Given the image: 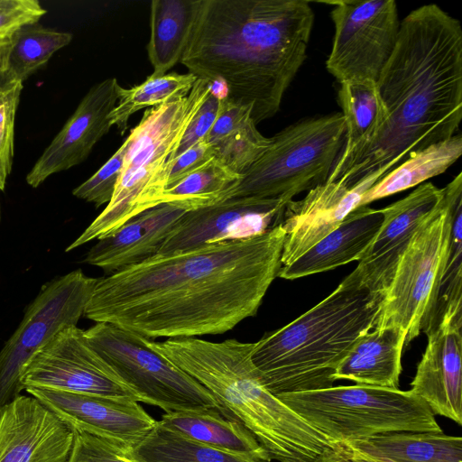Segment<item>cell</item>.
Returning a JSON list of instances; mask_svg holds the SVG:
<instances>
[{"instance_id": "cell-1", "label": "cell", "mask_w": 462, "mask_h": 462, "mask_svg": "<svg viewBox=\"0 0 462 462\" xmlns=\"http://www.w3.org/2000/svg\"><path fill=\"white\" fill-rule=\"evenodd\" d=\"M282 223L247 238L208 244L97 280L84 315L146 338L223 334L254 316L278 277Z\"/></svg>"}, {"instance_id": "cell-2", "label": "cell", "mask_w": 462, "mask_h": 462, "mask_svg": "<svg viewBox=\"0 0 462 462\" xmlns=\"http://www.w3.org/2000/svg\"><path fill=\"white\" fill-rule=\"evenodd\" d=\"M386 119L374 139L327 181L352 188L456 134L462 119V28L435 4L401 20L395 48L377 82Z\"/></svg>"}, {"instance_id": "cell-3", "label": "cell", "mask_w": 462, "mask_h": 462, "mask_svg": "<svg viewBox=\"0 0 462 462\" xmlns=\"http://www.w3.org/2000/svg\"><path fill=\"white\" fill-rule=\"evenodd\" d=\"M314 17L305 0H199L180 63L224 85L257 125L280 110L306 60Z\"/></svg>"}, {"instance_id": "cell-4", "label": "cell", "mask_w": 462, "mask_h": 462, "mask_svg": "<svg viewBox=\"0 0 462 462\" xmlns=\"http://www.w3.org/2000/svg\"><path fill=\"white\" fill-rule=\"evenodd\" d=\"M202 384L221 412L244 425L278 462H329L341 443L310 425L264 385L252 360L254 343L198 337L147 341Z\"/></svg>"}, {"instance_id": "cell-5", "label": "cell", "mask_w": 462, "mask_h": 462, "mask_svg": "<svg viewBox=\"0 0 462 462\" xmlns=\"http://www.w3.org/2000/svg\"><path fill=\"white\" fill-rule=\"evenodd\" d=\"M385 294L347 275L319 303L254 342L252 360L274 395L334 386L354 343L377 325Z\"/></svg>"}, {"instance_id": "cell-6", "label": "cell", "mask_w": 462, "mask_h": 462, "mask_svg": "<svg viewBox=\"0 0 462 462\" xmlns=\"http://www.w3.org/2000/svg\"><path fill=\"white\" fill-rule=\"evenodd\" d=\"M210 91V82L197 79L186 97L145 109L125 141L124 162L110 201L66 252L112 235L162 205L181 138Z\"/></svg>"}, {"instance_id": "cell-7", "label": "cell", "mask_w": 462, "mask_h": 462, "mask_svg": "<svg viewBox=\"0 0 462 462\" xmlns=\"http://www.w3.org/2000/svg\"><path fill=\"white\" fill-rule=\"evenodd\" d=\"M276 396L334 442L399 431H443L436 415L410 390L354 384Z\"/></svg>"}, {"instance_id": "cell-8", "label": "cell", "mask_w": 462, "mask_h": 462, "mask_svg": "<svg viewBox=\"0 0 462 462\" xmlns=\"http://www.w3.org/2000/svg\"><path fill=\"white\" fill-rule=\"evenodd\" d=\"M345 142V119L339 112L293 123L271 137L231 199H277L288 203L328 180Z\"/></svg>"}, {"instance_id": "cell-9", "label": "cell", "mask_w": 462, "mask_h": 462, "mask_svg": "<svg viewBox=\"0 0 462 462\" xmlns=\"http://www.w3.org/2000/svg\"><path fill=\"white\" fill-rule=\"evenodd\" d=\"M442 189L440 201L419 226L397 263L375 327L403 329L405 345L424 331L435 308L453 212L462 199V172Z\"/></svg>"}, {"instance_id": "cell-10", "label": "cell", "mask_w": 462, "mask_h": 462, "mask_svg": "<svg viewBox=\"0 0 462 462\" xmlns=\"http://www.w3.org/2000/svg\"><path fill=\"white\" fill-rule=\"evenodd\" d=\"M85 337L139 402L165 413L220 410L197 380L148 346V338L108 323H96Z\"/></svg>"}, {"instance_id": "cell-11", "label": "cell", "mask_w": 462, "mask_h": 462, "mask_svg": "<svg viewBox=\"0 0 462 462\" xmlns=\"http://www.w3.org/2000/svg\"><path fill=\"white\" fill-rule=\"evenodd\" d=\"M333 6L335 33L326 61L328 71L339 84H376L390 59L400 32L393 0H339Z\"/></svg>"}, {"instance_id": "cell-12", "label": "cell", "mask_w": 462, "mask_h": 462, "mask_svg": "<svg viewBox=\"0 0 462 462\" xmlns=\"http://www.w3.org/2000/svg\"><path fill=\"white\" fill-rule=\"evenodd\" d=\"M97 280L76 270L42 286L0 351V408L24 390L21 374L32 355L61 329L77 326Z\"/></svg>"}, {"instance_id": "cell-13", "label": "cell", "mask_w": 462, "mask_h": 462, "mask_svg": "<svg viewBox=\"0 0 462 462\" xmlns=\"http://www.w3.org/2000/svg\"><path fill=\"white\" fill-rule=\"evenodd\" d=\"M21 383L23 389L42 388L139 402L77 326L61 329L32 355L23 369Z\"/></svg>"}, {"instance_id": "cell-14", "label": "cell", "mask_w": 462, "mask_h": 462, "mask_svg": "<svg viewBox=\"0 0 462 462\" xmlns=\"http://www.w3.org/2000/svg\"><path fill=\"white\" fill-rule=\"evenodd\" d=\"M286 204L277 199L232 198L189 210L178 220L156 255L260 235L282 223Z\"/></svg>"}, {"instance_id": "cell-15", "label": "cell", "mask_w": 462, "mask_h": 462, "mask_svg": "<svg viewBox=\"0 0 462 462\" xmlns=\"http://www.w3.org/2000/svg\"><path fill=\"white\" fill-rule=\"evenodd\" d=\"M75 430L108 439L126 451L141 442L156 425L134 399L26 388Z\"/></svg>"}, {"instance_id": "cell-16", "label": "cell", "mask_w": 462, "mask_h": 462, "mask_svg": "<svg viewBox=\"0 0 462 462\" xmlns=\"http://www.w3.org/2000/svg\"><path fill=\"white\" fill-rule=\"evenodd\" d=\"M462 304L450 307L426 333L427 346L410 391L435 415L462 425Z\"/></svg>"}, {"instance_id": "cell-17", "label": "cell", "mask_w": 462, "mask_h": 462, "mask_svg": "<svg viewBox=\"0 0 462 462\" xmlns=\"http://www.w3.org/2000/svg\"><path fill=\"white\" fill-rule=\"evenodd\" d=\"M442 195V189L424 182L403 199L382 208V226L348 275L372 291L385 294L402 253Z\"/></svg>"}, {"instance_id": "cell-18", "label": "cell", "mask_w": 462, "mask_h": 462, "mask_svg": "<svg viewBox=\"0 0 462 462\" xmlns=\"http://www.w3.org/2000/svg\"><path fill=\"white\" fill-rule=\"evenodd\" d=\"M385 174L382 170L374 171L352 188L338 181H326L309 190L302 199L290 200L282 220L285 238L281 267L291 263L337 227Z\"/></svg>"}, {"instance_id": "cell-19", "label": "cell", "mask_w": 462, "mask_h": 462, "mask_svg": "<svg viewBox=\"0 0 462 462\" xmlns=\"http://www.w3.org/2000/svg\"><path fill=\"white\" fill-rule=\"evenodd\" d=\"M75 430L33 396L0 408V462H67Z\"/></svg>"}, {"instance_id": "cell-20", "label": "cell", "mask_w": 462, "mask_h": 462, "mask_svg": "<svg viewBox=\"0 0 462 462\" xmlns=\"http://www.w3.org/2000/svg\"><path fill=\"white\" fill-rule=\"evenodd\" d=\"M120 85L116 78L97 83L44 150L26 176L37 188L49 176L81 163L111 128L110 114L117 104Z\"/></svg>"}, {"instance_id": "cell-21", "label": "cell", "mask_w": 462, "mask_h": 462, "mask_svg": "<svg viewBox=\"0 0 462 462\" xmlns=\"http://www.w3.org/2000/svg\"><path fill=\"white\" fill-rule=\"evenodd\" d=\"M189 210L162 204L123 225L117 231L97 239L84 262L113 274L156 255L180 217Z\"/></svg>"}, {"instance_id": "cell-22", "label": "cell", "mask_w": 462, "mask_h": 462, "mask_svg": "<svg viewBox=\"0 0 462 462\" xmlns=\"http://www.w3.org/2000/svg\"><path fill=\"white\" fill-rule=\"evenodd\" d=\"M383 220L381 209L363 206L299 258L280 268L278 277L286 280L335 269L359 261L373 242Z\"/></svg>"}, {"instance_id": "cell-23", "label": "cell", "mask_w": 462, "mask_h": 462, "mask_svg": "<svg viewBox=\"0 0 462 462\" xmlns=\"http://www.w3.org/2000/svg\"><path fill=\"white\" fill-rule=\"evenodd\" d=\"M406 332L397 327L374 328L352 346L334 373V380L398 388Z\"/></svg>"}, {"instance_id": "cell-24", "label": "cell", "mask_w": 462, "mask_h": 462, "mask_svg": "<svg viewBox=\"0 0 462 462\" xmlns=\"http://www.w3.org/2000/svg\"><path fill=\"white\" fill-rule=\"evenodd\" d=\"M159 422L198 442L219 450L273 461L255 437L239 421L219 410L168 412Z\"/></svg>"}, {"instance_id": "cell-25", "label": "cell", "mask_w": 462, "mask_h": 462, "mask_svg": "<svg viewBox=\"0 0 462 462\" xmlns=\"http://www.w3.org/2000/svg\"><path fill=\"white\" fill-rule=\"evenodd\" d=\"M199 0H152L147 53L152 76H162L183 56L190 38Z\"/></svg>"}, {"instance_id": "cell-26", "label": "cell", "mask_w": 462, "mask_h": 462, "mask_svg": "<svg viewBox=\"0 0 462 462\" xmlns=\"http://www.w3.org/2000/svg\"><path fill=\"white\" fill-rule=\"evenodd\" d=\"M348 444L393 462H462L461 437L443 431L390 432Z\"/></svg>"}, {"instance_id": "cell-27", "label": "cell", "mask_w": 462, "mask_h": 462, "mask_svg": "<svg viewBox=\"0 0 462 462\" xmlns=\"http://www.w3.org/2000/svg\"><path fill=\"white\" fill-rule=\"evenodd\" d=\"M462 154V136H454L411 153L363 196L360 207L408 189L445 172Z\"/></svg>"}, {"instance_id": "cell-28", "label": "cell", "mask_w": 462, "mask_h": 462, "mask_svg": "<svg viewBox=\"0 0 462 462\" xmlns=\"http://www.w3.org/2000/svg\"><path fill=\"white\" fill-rule=\"evenodd\" d=\"M337 97L345 119L346 142L332 171L340 168L368 144L386 119L376 84L341 83Z\"/></svg>"}, {"instance_id": "cell-29", "label": "cell", "mask_w": 462, "mask_h": 462, "mask_svg": "<svg viewBox=\"0 0 462 462\" xmlns=\"http://www.w3.org/2000/svg\"><path fill=\"white\" fill-rule=\"evenodd\" d=\"M128 453L137 462H273L217 449L173 431L159 420Z\"/></svg>"}, {"instance_id": "cell-30", "label": "cell", "mask_w": 462, "mask_h": 462, "mask_svg": "<svg viewBox=\"0 0 462 462\" xmlns=\"http://www.w3.org/2000/svg\"><path fill=\"white\" fill-rule=\"evenodd\" d=\"M243 175L224 165L216 158L165 189L162 204H174L194 210L231 199Z\"/></svg>"}, {"instance_id": "cell-31", "label": "cell", "mask_w": 462, "mask_h": 462, "mask_svg": "<svg viewBox=\"0 0 462 462\" xmlns=\"http://www.w3.org/2000/svg\"><path fill=\"white\" fill-rule=\"evenodd\" d=\"M197 80L191 73H167L149 76L143 83L131 88H119V98L109 117L124 134L131 116L137 111L172 102L186 97Z\"/></svg>"}, {"instance_id": "cell-32", "label": "cell", "mask_w": 462, "mask_h": 462, "mask_svg": "<svg viewBox=\"0 0 462 462\" xmlns=\"http://www.w3.org/2000/svg\"><path fill=\"white\" fill-rule=\"evenodd\" d=\"M71 40V33L46 28L38 23L20 26L13 32L5 72L14 81L23 83Z\"/></svg>"}, {"instance_id": "cell-33", "label": "cell", "mask_w": 462, "mask_h": 462, "mask_svg": "<svg viewBox=\"0 0 462 462\" xmlns=\"http://www.w3.org/2000/svg\"><path fill=\"white\" fill-rule=\"evenodd\" d=\"M462 304V199L454 208L448 258L432 316L423 333L433 330L449 307Z\"/></svg>"}, {"instance_id": "cell-34", "label": "cell", "mask_w": 462, "mask_h": 462, "mask_svg": "<svg viewBox=\"0 0 462 462\" xmlns=\"http://www.w3.org/2000/svg\"><path fill=\"white\" fill-rule=\"evenodd\" d=\"M270 143L271 138L263 135L251 120L210 145L214 158L243 175L262 156Z\"/></svg>"}, {"instance_id": "cell-35", "label": "cell", "mask_w": 462, "mask_h": 462, "mask_svg": "<svg viewBox=\"0 0 462 462\" xmlns=\"http://www.w3.org/2000/svg\"><path fill=\"white\" fill-rule=\"evenodd\" d=\"M23 83L0 90V191L5 189L14 158V121Z\"/></svg>"}, {"instance_id": "cell-36", "label": "cell", "mask_w": 462, "mask_h": 462, "mask_svg": "<svg viewBox=\"0 0 462 462\" xmlns=\"http://www.w3.org/2000/svg\"><path fill=\"white\" fill-rule=\"evenodd\" d=\"M125 146L124 142L90 178L73 189L72 194L78 199L94 203L96 207L107 204L120 176Z\"/></svg>"}, {"instance_id": "cell-37", "label": "cell", "mask_w": 462, "mask_h": 462, "mask_svg": "<svg viewBox=\"0 0 462 462\" xmlns=\"http://www.w3.org/2000/svg\"><path fill=\"white\" fill-rule=\"evenodd\" d=\"M67 462H137L121 447L101 437L75 430Z\"/></svg>"}, {"instance_id": "cell-38", "label": "cell", "mask_w": 462, "mask_h": 462, "mask_svg": "<svg viewBox=\"0 0 462 462\" xmlns=\"http://www.w3.org/2000/svg\"><path fill=\"white\" fill-rule=\"evenodd\" d=\"M221 98L212 90L210 91L188 125L176 152L175 159L193 144L207 137L217 117Z\"/></svg>"}, {"instance_id": "cell-39", "label": "cell", "mask_w": 462, "mask_h": 462, "mask_svg": "<svg viewBox=\"0 0 462 462\" xmlns=\"http://www.w3.org/2000/svg\"><path fill=\"white\" fill-rule=\"evenodd\" d=\"M251 120L250 106L222 97L217 117L205 140L213 144Z\"/></svg>"}, {"instance_id": "cell-40", "label": "cell", "mask_w": 462, "mask_h": 462, "mask_svg": "<svg viewBox=\"0 0 462 462\" xmlns=\"http://www.w3.org/2000/svg\"><path fill=\"white\" fill-rule=\"evenodd\" d=\"M45 13L36 0H0V32L38 23Z\"/></svg>"}, {"instance_id": "cell-41", "label": "cell", "mask_w": 462, "mask_h": 462, "mask_svg": "<svg viewBox=\"0 0 462 462\" xmlns=\"http://www.w3.org/2000/svg\"><path fill=\"white\" fill-rule=\"evenodd\" d=\"M213 158L212 147L205 139L196 143L174 160L167 189L175 185Z\"/></svg>"}, {"instance_id": "cell-42", "label": "cell", "mask_w": 462, "mask_h": 462, "mask_svg": "<svg viewBox=\"0 0 462 462\" xmlns=\"http://www.w3.org/2000/svg\"><path fill=\"white\" fill-rule=\"evenodd\" d=\"M330 462H393L391 459L364 452L348 443H341Z\"/></svg>"}, {"instance_id": "cell-43", "label": "cell", "mask_w": 462, "mask_h": 462, "mask_svg": "<svg viewBox=\"0 0 462 462\" xmlns=\"http://www.w3.org/2000/svg\"><path fill=\"white\" fill-rule=\"evenodd\" d=\"M14 31L0 32V71H5Z\"/></svg>"}, {"instance_id": "cell-44", "label": "cell", "mask_w": 462, "mask_h": 462, "mask_svg": "<svg viewBox=\"0 0 462 462\" xmlns=\"http://www.w3.org/2000/svg\"><path fill=\"white\" fill-rule=\"evenodd\" d=\"M14 82L16 81H14L5 71H0V90L7 88Z\"/></svg>"}, {"instance_id": "cell-45", "label": "cell", "mask_w": 462, "mask_h": 462, "mask_svg": "<svg viewBox=\"0 0 462 462\" xmlns=\"http://www.w3.org/2000/svg\"><path fill=\"white\" fill-rule=\"evenodd\" d=\"M0 221H1V206H0Z\"/></svg>"}]
</instances>
